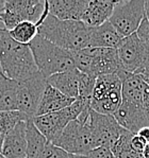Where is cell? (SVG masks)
<instances>
[{
	"mask_svg": "<svg viewBox=\"0 0 149 158\" xmlns=\"http://www.w3.org/2000/svg\"><path fill=\"white\" fill-rule=\"evenodd\" d=\"M0 68L7 79L20 82L38 70L29 45L15 42L8 31H0Z\"/></svg>",
	"mask_w": 149,
	"mask_h": 158,
	"instance_id": "cell-1",
	"label": "cell"
},
{
	"mask_svg": "<svg viewBox=\"0 0 149 158\" xmlns=\"http://www.w3.org/2000/svg\"><path fill=\"white\" fill-rule=\"evenodd\" d=\"M38 35L55 46L68 51H79L89 48V27L82 21L60 20L48 16L37 26Z\"/></svg>",
	"mask_w": 149,
	"mask_h": 158,
	"instance_id": "cell-2",
	"label": "cell"
},
{
	"mask_svg": "<svg viewBox=\"0 0 149 158\" xmlns=\"http://www.w3.org/2000/svg\"><path fill=\"white\" fill-rule=\"evenodd\" d=\"M37 70L47 77L61 72L76 69L72 51L55 46L41 35L29 44Z\"/></svg>",
	"mask_w": 149,
	"mask_h": 158,
	"instance_id": "cell-3",
	"label": "cell"
},
{
	"mask_svg": "<svg viewBox=\"0 0 149 158\" xmlns=\"http://www.w3.org/2000/svg\"><path fill=\"white\" fill-rule=\"evenodd\" d=\"M75 67L81 73L93 77L115 74L121 70L116 49L85 48L72 52Z\"/></svg>",
	"mask_w": 149,
	"mask_h": 158,
	"instance_id": "cell-4",
	"label": "cell"
},
{
	"mask_svg": "<svg viewBox=\"0 0 149 158\" xmlns=\"http://www.w3.org/2000/svg\"><path fill=\"white\" fill-rule=\"evenodd\" d=\"M90 111L91 108L83 111L76 120L70 121L61 135L51 143L78 156H84L95 149L90 127Z\"/></svg>",
	"mask_w": 149,
	"mask_h": 158,
	"instance_id": "cell-5",
	"label": "cell"
},
{
	"mask_svg": "<svg viewBox=\"0 0 149 158\" xmlns=\"http://www.w3.org/2000/svg\"><path fill=\"white\" fill-rule=\"evenodd\" d=\"M48 14L46 0H8L3 12L0 13V23L9 32L21 21H30L38 26Z\"/></svg>",
	"mask_w": 149,
	"mask_h": 158,
	"instance_id": "cell-6",
	"label": "cell"
},
{
	"mask_svg": "<svg viewBox=\"0 0 149 158\" xmlns=\"http://www.w3.org/2000/svg\"><path fill=\"white\" fill-rule=\"evenodd\" d=\"M121 103V81L115 74L101 75L96 79L90 106L102 115L113 116Z\"/></svg>",
	"mask_w": 149,
	"mask_h": 158,
	"instance_id": "cell-7",
	"label": "cell"
},
{
	"mask_svg": "<svg viewBox=\"0 0 149 158\" xmlns=\"http://www.w3.org/2000/svg\"><path fill=\"white\" fill-rule=\"evenodd\" d=\"M144 0L115 1L109 23L121 37H128L136 32L145 17Z\"/></svg>",
	"mask_w": 149,
	"mask_h": 158,
	"instance_id": "cell-8",
	"label": "cell"
},
{
	"mask_svg": "<svg viewBox=\"0 0 149 158\" xmlns=\"http://www.w3.org/2000/svg\"><path fill=\"white\" fill-rule=\"evenodd\" d=\"M46 85L47 79L40 71L29 79L17 82V110L28 119H33Z\"/></svg>",
	"mask_w": 149,
	"mask_h": 158,
	"instance_id": "cell-9",
	"label": "cell"
},
{
	"mask_svg": "<svg viewBox=\"0 0 149 158\" xmlns=\"http://www.w3.org/2000/svg\"><path fill=\"white\" fill-rule=\"evenodd\" d=\"M116 50L121 68L129 73H138L149 64V49L140 42L135 33L124 37Z\"/></svg>",
	"mask_w": 149,
	"mask_h": 158,
	"instance_id": "cell-10",
	"label": "cell"
},
{
	"mask_svg": "<svg viewBox=\"0 0 149 158\" xmlns=\"http://www.w3.org/2000/svg\"><path fill=\"white\" fill-rule=\"evenodd\" d=\"M90 127L95 148L104 147L111 149L125 128L117 123L113 116L102 115L91 109Z\"/></svg>",
	"mask_w": 149,
	"mask_h": 158,
	"instance_id": "cell-11",
	"label": "cell"
},
{
	"mask_svg": "<svg viewBox=\"0 0 149 158\" xmlns=\"http://www.w3.org/2000/svg\"><path fill=\"white\" fill-rule=\"evenodd\" d=\"M113 117L121 127L134 135L141 128L149 126V110L125 102H121Z\"/></svg>",
	"mask_w": 149,
	"mask_h": 158,
	"instance_id": "cell-12",
	"label": "cell"
},
{
	"mask_svg": "<svg viewBox=\"0 0 149 158\" xmlns=\"http://www.w3.org/2000/svg\"><path fill=\"white\" fill-rule=\"evenodd\" d=\"M34 125L43 134L48 142H52L61 135L70 121H74L67 107L55 113L37 116L32 119Z\"/></svg>",
	"mask_w": 149,
	"mask_h": 158,
	"instance_id": "cell-13",
	"label": "cell"
},
{
	"mask_svg": "<svg viewBox=\"0 0 149 158\" xmlns=\"http://www.w3.org/2000/svg\"><path fill=\"white\" fill-rule=\"evenodd\" d=\"M26 121H20L4 135L1 154L4 158H26Z\"/></svg>",
	"mask_w": 149,
	"mask_h": 158,
	"instance_id": "cell-14",
	"label": "cell"
},
{
	"mask_svg": "<svg viewBox=\"0 0 149 158\" xmlns=\"http://www.w3.org/2000/svg\"><path fill=\"white\" fill-rule=\"evenodd\" d=\"M90 0H47L48 12L60 20L81 21Z\"/></svg>",
	"mask_w": 149,
	"mask_h": 158,
	"instance_id": "cell-15",
	"label": "cell"
},
{
	"mask_svg": "<svg viewBox=\"0 0 149 158\" xmlns=\"http://www.w3.org/2000/svg\"><path fill=\"white\" fill-rule=\"evenodd\" d=\"M123 38L109 21L99 27L89 28V48L117 49Z\"/></svg>",
	"mask_w": 149,
	"mask_h": 158,
	"instance_id": "cell-16",
	"label": "cell"
},
{
	"mask_svg": "<svg viewBox=\"0 0 149 158\" xmlns=\"http://www.w3.org/2000/svg\"><path fill=\"white\" fill-rule=\"evenodd\" d=\"M115 6V1L109 0H90L81 21L89 28L99 27L109 21L112 11Z\"/></svg>",
	"mask_w": 149,
	"mask_h": 158,
	"instance_id": "cell-17",
	"label": "cell"
},
{
	"mask_svg": "<svg viewBox=\"0 0 149 158\" xmlns=\"http://www.w3.org/2000/svg\"><path fill=\"white\" fill-rule=\"evenodd\" d=\"M74 101L75 99L64 96L55 88L47 84L45 87V90L43 92L38 107L36 109L35 117L62 110V109L68 107L70 104H72Z\"/></svg>",
	"mask_w": 149,
	"mask_h": 158,
	"instance_id": "cell-18",
	"label": "cell"
},
{
	"mask_svg": "<svg viewBox=\"0 0 149 158\" xmlns=\"http://www.w3.org/2000/svg\"><path fill=\"white\" fill-rule=\"evenodd\" d=\"M80 75L81 72L77 69L61 72L47 77V84L55 88L64 96L76 100L79 96Z\"/></svg>",
	"mask_w": 149,
	"mask_h": 158,
	"instance_id": "cell-19",
	"label": "cell"
},
{
	"mask_svg": "<svg viewBox=\"0 0 149 158\" xmlns=\"http://www.w3.org/2000/svg\"><path fill=\"white\" fill-rule=\"evenodd\" d=\"M26 158H37L48 143V140L34 125L32 119L26 121Z\"/></svg>",
	"mask_w": 149,
	"mask_h": 158,
	"instance_id": "cell-20",
	"label": "cell"
},
{
	"mask_svg": "<svg viewBox=\"0 0 149 158\" xmlns=\"http://www.w3.org/2000/svg\"><path fill=\"white\" fill-rule=\"evenodd\" d=\"M17 110V82L4 80L0 82V111Z\"/></svg>",
	"mask_w": 149,
	"mask_h": 158,
	"instance_id": "cell-21",
	"label": "cell"
},
{
	"mask_svg": "<svg viewBox=\"0 0 149 158\" xmlns=\"http://www.w3.org/2000/svg\"><path fill=\"white\" fill-rule=\"evenodd\" d=\"M134 134L124 130L118 139L111 147V152L115 158H144L142 153L134 151L131 148V139Z\"/></svg>",
	"mask_w": 149,
	"mask_h": 158,
	"instance_id": "cell-22",
	"label": "cell"
},
{
	"mask_svg": "<svg viewBox=\"0 0 149 158\" xmlns=\"http://www.w3.org/2000/svg\"><path fill=\"white\" fill-rule=\"evenodd\" d=\"M9 34L15 42L29 45L37 36V26L30 21H21L15 28L9 31Z\"/></svg>",
	"mask_w": 149,
	"mask_h": 158,
	"instance_id": "cell-23",
	"label": "cell"
},
{
	"mask_svg": "<svg viewBox=\"0 0 149 158\" xmlns=\"http://www.w3.org/2000/svg\"><path fill=\"white\" fill-rule=\"evenodd\" d=\"M27 120L28 118L18 110L0 111V134L6 135L18 122Z\"/></svg>",
	"mask_w": 149,
	"mask_h": 158,
	"instance_id": "cell-24",
	"label": "cell"
},
{
	"mask_svg": "<svg viewBox=\"0 0 149 158\" xmlns=\"http://www.w3.org/2000/svg\"><path fill=\"white\" fill-rule=\"evenodd\" d=\"M37 158H83L82 156L70 154L66 151L53 145L51 142H48L43 152L38 155Z\"/></svg>",
	"mask_w": 149,
	"mask_h": 158,
	"instance_id": "cell-25",
	"label": "cell"
},
{
	"mask_svg": "<svg viewBox=\"0 0 149 158\" xmlns=\"http://www.w3.org/2000/svg\"><path fill=\"white\" fill-rule=\"evenodd\" d=\"M95 82H96V77L81 73L79 81V96H78V98L91 100V96L95 86Z\"/></svg>",
	"mask_w": 149,
	"mask_h": 158,
	"instance_id": "cell-26",
	"label": "cell"
},
{
	"mask_svg": "<svg viewBox=\"0 0 149 158\" xmlns=\"http://www.w3.org/2000/svg\"><path fill=\"white\" fill-rule=\"evenodd\" d=\"M135 35L138 36L140 42L149 49V20L146 17H144V19L140 23L135 32Z\"/></svg>",
	"mask_w": 149,
	"mask_h": 158,
	"instance_id": "cell-27",
	"label": "cell"
},
{
	"mask_svg": "<svg viewBox=\"0 0 149 158\" xmlns=\"http://www.w3.org/2000/svg\"><path fill=\"white\" fill-rule=\"evenodd\" d=\"M82 157L83 158H114V155L112 154L111 150L109 148L99 147L90 151L87 154H85Z\"/></svg>",
	"mask_w": 149,
	"mask_h": 158,
	"instance_id": "cell-28",
	"label": "cell"
},
{
	"mask_svg": "<svg viewBox=\"0 0 149 158\" xmlns=\"http://www.w3.org/2000/svg\"><path fill=\"white\" fill-rule=\"evenodd\" d=\"M146 144H147V142L138 135L135 134V135L132 136V139H131V148H132L134 151H136V152H138V153H143V150Z\"/></svg>",
	"mask_w": 149,
	"mask_h": 158,
	"instance_id": "cell-29",
	"label": "cell"
},
{
	"mask_svg": "<svg viewBox=\"0 0 149 158\" xmlns=\"http://www.w3.org/2000/svg\"><path fill=\"white\" fill-rule=\"evenodd\" d=\"M135 74L141 75L142 79H143L144 81H145L146 83H147V84L149 85V64H148V65H146V66L144 67L143 69L140 70V71H138V73H135Z\"/></svg>",
	"mask_w": 149,
	"mask_h": 158,
	"instance_id": "cell-30",
	"label": "cell"
},
{
	"mask_svg": "<svg viewBox=\"0 0 149 158\" xmlns=\"http://www.w3.org/2000/svg\"><path fill=\"white\" fill-rule=\"evenodd\" d=\"M136 135H138L140 137L143 138L146 142L149 143V126H145V127L141 128V130L136 133Z\"/></svg>",
	"mask_w": 149,
	"mask_h": 158,
	"instance_id": "cell-31",
	"label": "cell"
},
{
	"mask_svg": "<svg viewBox=\"0 0 149 158\" xmlns=\"http://www.w3.org/2000/svg\"><path fill=\"white\" fill-rule=\"evenodd\" d=\"M144 9H145V17L149 20V0H146L144 3Z\"/></svg>",
	"mask_w": 149,
	"mask_h": 158,
	"instance_id": "cell-32",
	"label": "cell"
},
{
	"mask_svg": "<svg viewBox=\"0 0 149 158\" xmlns=\"http://www.w3.org/2000/svg\"><path fill=\"white\" fill-rule=\"evenodd\" d=\"M143 157L144 158H149V143H147V144L145 145V148H144L143 150Z\"/></svg>",
	"mask_w": 149,
	"mask_h": 158,
	"instance_id": "cell-33",
	"label": "cell"
},
{
	"mask_svg": "<svg viewBox=\"0 0 149 158\" xmlns=\"http://www.w3.org/2000/svg\"><path fill=\"white\" fill-rule=\"evenodd\" d=\"M4 6H6V1L4 0H0V13L3 12Z\"/></svg>",
	"mask_w": 149,
	"mask_h": 158,
	"instance_id": "cell-34",
	"label": "cell"
},
{
	"mask_svg": "<svg viewBox=\"0 0 149 158\" xmlns=\"http://www.w3.org/2000/svg\"><path fill=\"white\" fill-rule=\"evenodd\" d=\"M4 80H7V77H6V75H4L3 72H2L1 68H0V82L4 81Z\"/></svg>",
	"mask_w": 149,
	"mask_h": 158,
	"instance_id": "cell-35",
	"label": "cell"
},
{
	"mask_svg": "<svg viewBox=\"0 0 149 158\" xmlns=\"http://www.w3.org/2000/svg\"><path fill=\"white\" fill-rule=\"evenodd\" d=\"M3 138H4V135H1V134H0V152H1L2 143H3Z\"/></svg>",
	"mask_w": 149,
	"mask_h": 158,
	"instance_id": "cell-36",
	"label": "cell"
},
{
	"mask_svg": "<svg viewBox=\"0 0 149 158\" xmlns=\"http://www.w3.org/2000/svg\"><path fill=\"white\" fill-rule=\"evenodd\" d=\"M3 30H4L3 26H2V23H0V31H3ZM4 31H6V30H4Z\"/></svg>",
	"mask_w": 149,
	"mask_h": 158,
	"instance_id": "cell-37",
	"label": "cell"
},
{
	"mask_svg": "<svg viewBox=\"0 0 149 158\" xmlns=\"http://www.w3.org/2000/svg\"><path fill=\"white\" fill-rule=\"evenodd\" d=\"M0 158H4V157H3V155H2L1 153H0Z\"/></svg>",
	"mask_w": 149,
	"mask_h": 158,
	"instance_id": "cell-38",
	"label": "cell"
},
{
	"mask_svg": "<svg viewBox=\"0 0 149 158\" xmlns=\"http://www.w3.org/2000/svg\"><path fill=\"white\" fill-rule=\"evenodd\" d=\"M114 158H115V157H114Z\"/></svg>",
	"mask_w": 149,
	"mask_h": 158,
	"instance_id": "cell-39",
	"label": "cell"
}]
</instances>
